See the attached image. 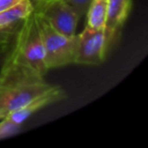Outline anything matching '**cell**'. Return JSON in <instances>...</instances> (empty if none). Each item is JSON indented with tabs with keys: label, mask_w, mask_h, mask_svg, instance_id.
Segmentation results:
<instances>
[{
	"label": "cell",
	"mask_w": 148,
	"mask_h": 148,
	"mask_svg": "<svg viewBox=\"0 0 148 148\" xmlns=\"http://www.w3.org/2000/svg\"><path fill=\"white\" fill-rule=\"evenodd\" d=\"M32 2V4L34 5V7L36 6V5H38V4H40L41 2H43V1H45V0H29Z\"/></svg>",
	"instance_id": "obj_16"
},
{
	"label": "cell",
	"mask_w": 148,
	"mask_h": 148,
	"mask_svg": "<svg viewBox=\"0 0 148 148\" xmlns=\"http://www.w3.org/2000/svg\"><path fill=\"white\" fill-rule=\"evenodd\" d=\"M34 11V5L29 0H23L6 10L0 11V27H6L9 25L19 23L29 16Z\"/></svg>",
	"instance_id": "obj_8"
},
{
	"label": "cell",
	"mask_w": 148,
	"mask_h": 148,
	"mask_svg": "<svg viewBox=\"0 0 148 148\" xmlns=\"http://www.w3.org/2000/svg\"><path fill=\"white\" fill-rule=\"evenodd\" d=\"M21 1L23 0H0V11L11 8V7L18 4L19 2H21Z\"/></svg>",
	"instance_id": "obj_13"
},
{
	"label": "cell",
	"mask_w": 148,
	"mask_h": 148,
	"mask_svg": "<svg viewBox=\"0 0 148 148\" xmlns=\"http://www.w3.org/2000/svg\"><path fill=\"white\" fill-rule=\"evenodd\" d=\"M48 70L37 14L33 11L21 23L0 73L9 80H17L23 77L44 78Z\"/></svg>",
	"instance_id": "obj_1"
},
{
	"label": "cell",
	"mask_w": 148,
	"mask_h": 148,
	"mask_svg": "<svg viewBox=\"0 0 148 148\" xmlns=\"http://www.w3.org/2000/svg\"><path fill=\"white\" fill-rule=\"evenodd\" d=\"M7 86V82H6V77L2 74H0V95L4 91V89Z\"/></svg>",
	"instance_id": "obj_14"
},
{
	"label": "cell",
	"mask_w": 148,
	"mask_h": 148,
	"mask_svg": "<svg viewBox=\"0 0 148 148\" xmlns=\"http://www.w3.org/2000/svg\"><path fill=\"white\" fill-rule=\"evenodd\" d=\"M21 23L23 21L6 27H0V57L3 54L8 53L12 48L15 36L18 32Z\"/></svg>",
	"instance_id": "obj_10"
},
{
	"label": "cell",
	"mask_w": 148,
	"mask_h": 148,
	"mask_svg": "<svg viewBox=\"0 0 148 148\" xmlns=\"http://www.w3.org/2000/svg\"><path fill=\"white\" fill-rule=\"evenodd\" d=\"M21 131V125L13 123L5 118L1 119V122H0V140L12 137V136L18 134Z\"/></svg>",
	"instance_id": "obj_11"
},
{
	"label": "cell",
	"mask_w": 148,
	"mask_h": 148,
	"mask_svg": "<svg viewBox=\"0 0 148 148\" xmlns=\"http://www.w3.org/2000/svg\"><path fill=\"white\" fill-rule=\"evenodd\" d=\"M109 49L105 29H95L86 27L75 36L74 61L82 65H99L105 61Z\"/></svg>",
	"instance_id": "obj_4"
},
{
	"label": "cell",
	"mask_w": 148,
	"mask_h": 148,
	"mask_svg": "<svg viewBox=\"0 0 148 148\" xmlns=\"http://www.w3.org/2000/svg\"><path fill=\"white\" fill-rule=\"evenodd\" d=\"M37 19L43 42L45 61L48 69L63 67L68 64L73 63L75 37L68 38L62 35L61 33L54 29L45 19L38 14Z\"/></svg>",
	"instance_id": "obj_2"
},
{
	"label": "cell",
	"mask_w": 148,
	"mask_h": 148,
	"mask_svg": "<svg viewBox=\"0 0 148 148\" xmlns=\"http://www.w3.org/2000/svg\"><path fill=\"white\" fill-rule=\"evenodd\" d=\"M132 8V0H108L105 33L108 46L113 44Z\"/></svg>",
	"instance_id": "obj_7"
},
{
	"label": "cell",
	"mask_w": 148,
	"mask_h": 148,
	"mask_svg": "<svg viewBox=\"0 0 148 148\" xmlns=\"http://www.w3.org/2000/svg\"><path fill=\"white\" fill-rule=\"evenodd\" d=\"M6 115H7V112L0 107V120L3 119V118H5V116H6Z\"/></svg>",
	"instance_id": "obj_15"
},
{
	"label": "cell",
	"mask_w": 148,
	"mask_h": 148,
	"mask_svg": "<svg viewBox=\"0 0 148 148\" xmlns=\"http://www.w3.org/2000/svg\"><path fill=\"white\" fill-rule=\"evenodd\" d=\"M52 86L44 78L38 77H23L11 81L0 95V107L8 114L23 107Z\"/></svg>",
	"instance_id": "obj_3"
},
{
	"label": "cell",
	"mask_w": 148,
	"mask_h": 148,
	"mask_svg": "<svg viewBox=\"0 0 148 148\" xmlns=\"http://www.w3.org/2000/svg\"><path fill=\"white\" fill-rule=\"evenodd\" d=\"M63 1L67 3L68 5H70L81 18L83 15L86 14L89 5L91 4L93 0H63Z\"/></svg>",
	"instance_id": "obj_12"
},
{
	"label": "cell",
	"mask_w": 148,
	"mask_h": 148,
	"mask_svg": "<svg viewBox=\"0 0 148 148\" xmlns=\"http://www.w3.org/2000/svg\"><path fill=\"white\" fill-rule=\"evenodd\" d=\"M34 11L54 29L68 38L75 37L80 16L63 0H47L34 7Z\"/></svg>",
	"instance_id": "obj_5"
},
{
	"label": "cell",
	"mask_w": 148,
	"mask_h": 148,
	"mask_svg": "<svg viewBox=\"0 0 148 148\" xmlns=\"http://www.w3.org/2000/svg\"><path fill=\"white\" fill-rule=\"evenodd\" d=\"M66 97V93L62 87L53 85L51 88L44 91L40 95L36 97L34 99H32L29 103L25 105L23 107L16 109L14 111L8 113L5 116V119L13 122L18 125H23V123L33 115L35 112L39 111L40 109L44 107L54 103L56 101H62Z\"/></svg>",
	"instance_id": "obj_6"
},
{
	"label": "cell",
	"mask_w": 148,
	"mask_h": 148,
	"mask_svg": "<svg viewBox=\"0 0 148 148\" xmlns=\"http://www.w3.org/2000/svg\"><path fill=\"white\" fill-rule=\"evenodd\" d=\"M107 13L108 0H93L86 12V27L95 29H105Z\"/></svg>",
	"instance_id": "obj_9"
},
{
	"label": "cell",
	"mask_w": 148,
	"mask_h": 148,
	"mask_svg": "<svg viewBox=\"0 0 148 148\" xmlns=\"http://www.w3.org/2000/svg\"><path fill=\"white\" fill-rule=\"evenodd\" d=\"M45 1H47V0H45ZM43 2H44V1H43ZM41 3H42V2H41Z\"/></svg>",
	"instance_id": "obj_17"
}]
</instances>
